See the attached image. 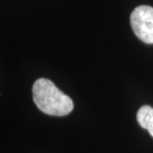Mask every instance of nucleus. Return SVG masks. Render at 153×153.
Returning <instances> with one entry per match:
<instances>
[{
  "instance_id": "obj_3",
  "label": "nucleus",
  "mask_w": 153,
  "mask_h": 153,
  "mask_svg": "<svg viewBox=\"0 0 153 153\" xmlns=\"http://www.w3.org/2000/svg\"><path fill=\"white\" fill-rule=\"evenodd\" d=\"M137 121L143 128L148 130L153 137V108L150 105H143L137 112Z\"/></svg>"
},
{
  "instance_id": "obj_1",
  "label": "nucleus",
  "mask_w": 153,
  "mask_h": 153,
  "mask_svg": "<svg viewBox=\"0 0 153 153\" xmlns=\"http://www.w3.org/2000/svg\"><path fill=\"white\" fill-rule=\"evenodd\" d=\"M33 97L38 109L48 115L63 117L73 110L71 99L47 78H39L35 81Z\"/></svg>"
},
{
  "instance_id": "obj_2",
  "label": "nucleus",
  "mask_w": 153,
  "mask_h": 153,
  "mask_svg": "<svg viewBox=\"0 0 153 153\" xmlns=\"http://www.w3.org/2000/svg\"><path fill=\"white\" fill-rule=\"evenodd\" d=\"M131 27L144 43L153 44V8L148 5L136 7L130 16Z\"/></svg>"
}]
</instances>
